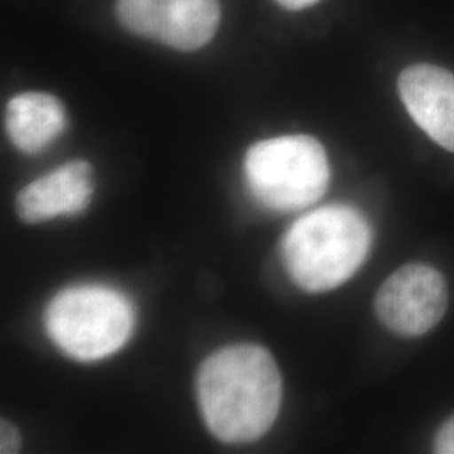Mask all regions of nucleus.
<instances>
[{"label": "nucleus", "mask_w": 454, "mask_h": 454, "mask_svg": "<svg viewBox=\"0 0 454 454\" xmlns=\"http://www.w3.org/2000/svg\"><path fill=\"white\" fill-rule=\"evenodd\" d=\"M372 246V229L362 212L325 206L296 219L286 231L281 256L293 281L305 292L333 290L356 275Z\"/></svg>", "instance_id": "nucleus-2"}, {"label": "nucleus", "mask_w": 454, "mask_h": 454, "mask_svg": "<svg viewBox=\"0 0 454 454\" xmlns=\"http://www.w3.org/2000/svg\"><path fill=\"white\" fill-rule=\"evenodd\" d=\"M135 322L130 298L99 285L66 288L51 300L44 315L51 340L80 362L116 354L130 340Z\"/></svg>", "instance_id": "nucleus-3"}, {"label": "nucleus", "mask_w": 454, "mask_h": 454, "mask_svg": "<svg viewBox=\"0 0 454 454\" xmlns=\"http://www.w3.org/2000/svg\"><path fill=\"white\" fill-rule=\"evenodd\" d=\"M114 12L127 31L177 51L209 44L221 22L219 0H116Z\"/></svg>", "instance_id": "nucleus-5"}, {"label": "nucleus", "mask_w": 454, "mask_h": 454, "mask_svg": "<svg viewBox=\"0 0 454 454\" xmlns=\"http://www.w3.org/2000/svg\"><path fill=\"white\" fill-rule=\"evenodd\" d=\"M434 451L439 454H454V418L444 422L434 439Z\"/></svg>", "instance_id": "nucleus-11"}, {"label": "nucleus", "mask_w": 454, "mask_h": 454, "mask_svg": "<svg viewBox=\"0 0 454 454\" xmlns=\"http://www.w3.org/2000/svg\"><path fill=\"white\" fill-rule=\"evenodd\" d=\"M244 174L249 192L266 209L293 212L322 199L330 182L324 145L309 135L262 140L246 153Z\"/></svg>", "instance_id": "nucleus-4"}, {"label": "nucleus", "mask_w": 454, "mask_h": 454, "mask_svg": "<svg viewBox=\"0 0 454 454\" xmlns=\"http://www.w3.org/2000/svg\"><path fill=\"white\" fill-rule=\"evenodd\" d=\"M279 5H283L285 9H290V11H301V9H307L309 5L317 4L318 0H276Z\"/></svg>", "instance_id": "nucleus-12"}, {"label": "nucleus", "mask_w": 454, "mask_h": 454, "mask_svg": "<svg viewBox=\"0 0 454 454\" xmlns=\"http://www.w3.org/2000/svg\"><path fill=\"white\" fill-rule=\"evenodd\" d=\"M407 114L431 140L454 152V74L444 67L414 65L399 76Z\"/></svg>", "instance_id": "nucleus-7"}, {"label": "nucleus", "mask_w": 454, "mask_h": 454, "mask_svg": "<svg viewBox=\"0 0 454 454\" xmlns=\"http://www.w3.org/2000/svg\"><path fill=\"white\" fill-rule=\"evenodd\" d=\"M448 309V286L438 270L427 264H406L380 286L375 313L390 332L421 337L441 322Z\"/></svg>", "instance_id": "nucleus-6"}, {"label": "nucleus", "mask_w": 454, "mask_h": 454, "mask_svg": "<svg viewBox=\"0 0 454 454\" xmlns=\"http://www.w3.org/2000/svg\"><path fill=\"white\" fill-rule=\"evenodd\" d=\"M65 127V106L49 93H20L5 108L7 135L24 153L43 152L63 133Z\"/></svg>", "instance_id": "nucleus-9"}, {"label": "nucleus", "mask_w": 454, "mask_h": 454, "mask_svg": "<svg viewBox=\"0 0 454 454\" xmlns=\"http://www.w3.org/2000/svg\"><path fill=\"white\" fill-rule=\"evenodd\" d=\"M283 382L271 354L254 343L229 345L206 358L197 399L215 438L229 444L260 439L276 421Z\"/></svg>", "instance_id": "nucleus-1"}, {"label": "nucleus", "mask_w": 454, "mask_h": 454, "mask_svg": "<svg viewBox=\"0 0 454 454\" xmlns=\"http://www.w3.org/2000/svg\"><path fill=\"white\" fill-rule=\"evenodd\" d=\"M91 195V165L84 160H71L26 185L17 195V214L31 224L73 215L88 207Z\"/></svg>", "instance_id": "nucleus-8"}, {"label": "nucleus", "mask_w": 454, "mask_h": 454, "mask_svg": "<svg viewBox=\"0 0 454 454\" xmlns=\"http://www.w3.org/2000/svg\"><path fill=\"white\" fill-rule=\"evenodd\" d=\"M20 450V436L11 422L2 421L0 426V453H17Z\"/></svg>", "instance_id": "nucleus-10"}]
</instances>
